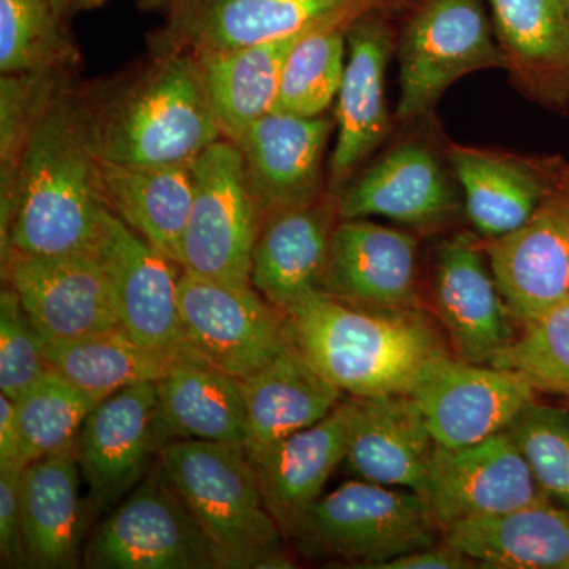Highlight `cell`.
Segmentation results:
<instances>
[{
  "label": "cell",
  "mask_w": 569,
  "mask_h": 569,
  "mask_svg": "<svg viewBox=\"0 0 569 569\" xmlns=\"http://www.w3.org/2000/svg\"><path fill=\"white\" fill-rule=\"evenodd\" d=\"M430 306L452 355L462 361L492 366L518 337L481 239L473 236L458 233L437 246Z\"/></svg>",
  "instance_id": "15"
},
{
  "label": "cell",
  "mask_w": 569,
  "mask_h": 569,
  "mask_svg": "<svg viewBox=\"0 0 569 569\" xmlns=\"http://www.w3.org/2000/svg\"><path fill=\"white\" fill-rule=\"evenodd\" d=\"M241 380L249 418V458L317 425L342 402L343 392L291 342L272 361Z\"/></svg>",
  "instance_id": "29"
},
{
  "label": "cell",
  "mask_w": 569,
  "mask_h": 569,
  "mask_svg": "<svg viewBox=\"0 0 569 569\" xmlns=\"http://www.w3.org/2000/svg\"><path fill=\"white\" fill-rule=\"evenodd\" d=\"M284 317L290 342L350 397L411 395L427 367L451 355L425 309H367L316 293Z\"/></svg>",
  "instance_id": "2"
},
{
  "label": "cell",
  "mask_w": 569,
  "mask_h": 569,
  "mask_svg": "<svg viewBox=\"0 0 569 569\" xmlns=\"http://www.w3.org/2000/svg\"><path fill=\"white\" fill-rule=\"evenodd\" d=\"M419 496L440 531L550 501L507 430L468 447L438 445Z\"/></svg>",
  "instance_id": "13"
},
{
  "label": "cell",
  "mask_w": 569,
  "mask_h": 569,
  "mask_svg": "<svg viewBox=\"0 0 569 569\" xmlns=\"http://www.w3.org/2000/svg\"><path fill=\"white\" fill-rule=\"evenodd\" d=\"M350 413V399L342 400L317 425L298 430L249 458L266 507L284 538L299 516L323 496L332 471L346 460Z\"/></svg>",
  "instance_id": "26"
},
{
  "label": "cell",
  "mask_w": 569,
  "mask_h": 569,
  "mask_svg": "<svg viewBox=\"0 0 569 569\" xmlns=\"http://www.w3.org/2000/svg\"><path fill=\"white\" fill-rule=\"evenodd\" d=\"M321 293L367 309H422L418 234L369 219H340Z\"/></svg>",
  "instance_id": "18"
},
{
  "label": "cell",
  "mask_w": 569,
  "mask_h": 569,
  "mask_svg": "<svg viewBox=\"0 0 569 569\" xmlns=\"http://www.w3.org/2000/svg\"><path fill=\"white\" fill-rule=\"evenodd\" d=\"M396 121L429 118L449 86L479 70L505 69L488 0H421L397 37Z\"/></svg>",
  "instance_id": "6"
},
{
  "label": "cell",
  "mask_w": 569,
  "mask_h": 569,
  "mask_svg": "<svg viewBox=\"0 0 569 569\" xmlns=\"http://www.w3.org/2000/svg\"><path fill=\"white\" fill-rule=\"evenodd\" d=\"M261 213L234 142L216 141L193 162V197L183 230L182 271L252 287Z\"/></svg>",
  "instance_id": "7"
},
{
  "label": "cell",
  "mask_w": 569,
  "mask_h": 569,
  "mask_svg": "<svg viewBox=\"0 0 569 569\" xmlns=\"http://www.w3.org/2000/svg\"><path fill=\"white\" fill-rule=\"evenodd\" d=\"M51 0H0V70L43 73L69 66L77 52Z\"/></svg>",
  "instance_id": "36"
},
{
  "label": "cell",
  "mask_w": 569,
  "mask_h": 569,
  "mask_svg": "<svg viewBox=\"0 0 569 569\" xmlns=\"http://www.w3.org/2000/svg\"><path fill=\"white\" fill-rule=\"evenodd\" d=\"M100 162L93 112L56 82L22 149L9 252L97 254L108 212Z\"/></svg>",
  "instance_id": "1"
},
{
  "label": "cell",
  "mask_w": 569,
  "mask_h": 569,
  "mask_svg": "<svg viewBox=\"0 0 569 569\" xmlns=\"http://www.w3.org/2000/svg\"><path fill=\"white\" fill-rule=\"evenodd\" d=\"M346 460L356 477L419 493L438 447L411 395L350 397Z\"/></svg>",
  "instance_id": "23"
},
{
  "label": "cell",
  "mask_w": 569,
  "mask_h": 569,
  "mask_svg": "<svg viewBox=\"0 0 569 569\" xmlns=\"http://www.w3.org/2000/svg\"><path fill=\"white\" fill-rule=\"evenodd\" d=\"M507 432L541 492L569 509V411L533 400Z\"/></svg>",
  "instance_id": "39"
},
{
  "label": "cell",
  "mask_w": 569,
  "mask_h": 569,
  "mask_svg": "<svg viewBox=\"0 0 569 569\" xmlns=\"http://www.w3.org/2000/svg\"><path fill=\"white\" fill-rule=\"evenodd\" d=\"M3 282L20 296L37 332L80 339L121 328L110 277L96 253L32 254L11 249Z\"/></svg>",
  "instance_id": "14"
},
{
  "label": "cell",
  "mask_w": 569,
  "mask_h": 569,
  "mask_svg": "<svg viewBox=\"0 0 569 569\" xmlns=\"http://www.w3.org/2000/svg\"><path fill=\"white\" fill-rule=\"evenodd\" d=\"M492 366L515 372L537 392L569 400V299L522 326Z\"/></svg>",
  "instance_id": "37"
},
{
  "label": "cell",
  "mask_w": 569,
  "mask_h": 569,
  "mask_svg": "<svg viewBox=\"0 0 569 569\" xmlns=\"http://www.w3.org/2000/svg\"><path fill=\"white\" fill-rule=\"evenodd\" d=\"M0 467H26L17 407L3 395L0 396Z\"/></svg>",
  "instance_id": "43"
},
{
  "label": "cell",
  "mask_w": 569,
  "mask_h": 569,
  "mask_svg": "<svg viewBox=\"0 0 569 569\" xmlns=\"http://www.w3.org/2000/svg\"><path fill=\"white\" fill-rule=\"evenodd\" d=\"M507 70L530 100L569 108V0H488Z\"/></svg>",
  "instance_id": "25"
},
{
  "label": "cell",
  "mask_w": 569,
  "mask_h": 569,
  "mask_svg": "<svg viewBox=\"0 0 569 569\" xmlns=\"http://www.w3.org/2000/svg\"><path fill=\"white\" fill-rule=\"evenodd\" d=\"M54 71L11 74L0 82V250L9 252L11 203L22 149L40 108L56 86Z\"/></svg>",
  "instance_id": "38"
},
{
  "label": "cell",
  "mask_w": 569,
  "mask_h": 569,
  "mask_svg": "<svg viewBox=\"0 0 569 569\" xmlns=\"http://www.w3.org/2000/svg\"><path fill=\"white\" fill-rule=\"evenodd\" d=\"M100 260L110 277L121 329L140 346L192 353L183 337L176 264L108 209ZM182 269V268H181Z\"/></svg>",
  "instance_id": "17"
},
{
  "label": "cell",
  "mask_w": 569,
  "mask_h": 569,
  "mask_svg": "<svg viewBox=\"0 0 569 569\" xmlns=\"http://www.w3.org/2000/svg\"><path fill=\"white\" fill-rule=\"evenodd\" d=\"M498 290L520 326L569 299V163L518 230L481 239Z\"/></svg>",
  "instance_id": "12"
},
{
  "label": "cell",
  "mask_w": 569,
  "mask_h": 569,
  "mask_svg": "<svg viewBox=\"0 0 569 569\" xmlns=\"http://www.w3.org/2000/svg\"><path fill=\"white\" fill-rule=\"evenodd\" d=\"M82 563L89 569H223L211 538L160 466L93 531Z\"/></svg>",
  "instance_id": "8"
},
{
  "label": "cell",
  "mask_w": 569,
  "mask_h": 569,
  "mask_svg": "<svg viewBox=\"0 0 569 569\" xmlns=\"http://www.w3.org/2000/svg\"><path fill=\"white\" fill-rule=\"evenodd\" d=\"M447 153L468 220L481 239L522 227L548 193L560 162V157H523L455 142H448Z\"/></svg>",
  "instance_id": "24"
},
{
  "label": "cell",
  "mask_w": 569,
  "mask_h": 569,
  "mask_svg": "<svg viewBox=\"0 0 569 569\" xmlns=\"http://www.w3.org/2000/svg\"><path fill=\"white\" fill-rule=\"evenodd\" d=\"M24 467H0V567L26 568L21 475Z\"/></svg>",
  "instance_id": "41"
},
{
  "label": "cell",
  "mask_w": 569,
  "mask_h": 569,
  "mask_svg": "<svg viewBox=\"0 0 569 569\" xmlns=\"http://www.w3.org/2000/svg\"><path fill=\"white\" fill-rule=\"evenodd\" d=\"M337 194L326 189L316 200L261 217L252 253L250 283L283 313L321 293L332 233L339 223Z\"/></svg>",
  "instance_id": "21"
},
{
  "label": "cell",
  "mask_w": 569,
  "mask_h": 569,
  "mask_svg": "<svg viewBox=\"0 0 569 569\" xmlns=\"http://www.w3.org/2000/svg\"><path fill=\"white\" fill-rule=\"evenodd\" d=\"M306 33L198 58L224 140L236 144L257 119L272 111L284 62Z\"/></svg>",
  "instance_id": "32"
},
{
  "label": "cell",
  "mask_w": 569,
  "mask_h": 569,
  "mask_svg": "<svg viewBox=\"0 0 569 569\" xmlns=\"http://www.w3.org/2000/svg\"><path fill=\"white\" fill-rule=\"evenodd\" d=\"M77 443L32 460L21 475L26 568L69 569L80 563L86 509Z\"/></svg>",
  "instance_id": "28"
},
{
  "label": "cell",
  "mask_w": 569,
  "mask_h": 569,
  "mask_svg": "<svg viewBox=\"0 0 569 569\" xmlns=\"http://www.w3.org/2000/svg\"><path fill=\"white\" fill-rule=\"evenodd\" d=\"M179 312L190 351L238 378L257 372L290 343L287 317L253 287L182 271Z\"/></svg>",
  "instance_id": "10"
},
{
  "label": "cell",
  "mask_w": 569,
  "mask_h": 569,
  "mask_svg": "<svg viewBox=\"0 0 569 569\" xmlns=\"http://www.w3.org/2000/svg\"><path fill=\"white\" fill-rule=\"evenodd\" d=\"M336 121L269 111L236 142L261 217L325 192L323 159Z\"/></svg>",
  "instance_id": "22"
},
{
  "label": "cell",
  "mask_w": 569,
  "mask_h": 569,
  "mask_svg": "<svg viewBox=\"0 0 569 569\" xmlns=\"http://www.w3.org/2000/svg\"><path fill=\"white\" fill-rule=\"evenodd\" d=\"M437 443L462 448L503 432L537 391L507 369L443 356L411 391Z\"/></svg>",
  "instance_id": "16"
},
{
  "label": "cell",
  "mask_w": 569,
  "mask_h": 569,
  "mask_svg": "<svg viewBox=\"0 0 569 569\" xmlns=\"http://www.w3.org/2000/svg\"><path fill=\"white\" fill-rule=\"evenodd\" d=\"M447 149L426 137L396 142L337 193L340 219L385 217L413 233H437L466 212Z\"/></svg>",
  "instance_id": "9"
},
{
  "label": "cell",
  "mask_w": 569,
  "mask_h": 569,
  "mask_svg": "<svg viewBox=\"0 0 569 569\" xmlns=\"http://www.w3.org/2000/svg\"><path fill=\"white\" fill-rule=\"evenodd\" d=\"M174 52L93 112L100 157L129 164L192 163L222 140L200 59Z\"/></svg>",
  "instance_id": "4"
},
{
  "label": "cell",
  "mask_w": 569,
  "mask_h": 569,
  "mask_svg": "<svg viewBox=\"0 0 569 569\" xmlns=\"http://www.w3.org/2000/svg\"><path fill=\"white\" fill-rule=\"evenodd\" d=\"M99 0H51L52 7H54L58 17L63 18L70 17L74 11L86 9L89 6H96Z\"/></svg>",
  "instance_id": "44"
},
{
  "label": "cell",
  "mask_w": 569,
  "mask_h": 569,
  "mask_svg": "<svg viewBox=\"0 0 569 569\" xmlns=\"http://www.w3.org/2000/svg\"><path fill=\"white\" fill-rule=\"evenodd\" d=\"M40 347L48 370L102 399L132 385L157 383L181 356L142 347L121 328L70 340L40 336Z\"/></svg>",
  "instance_id": "33"
},
{
  "label": "cell",
  "mask_w": 569,
  "mask_h": 569,
  "mask_svg": "<svg viewBox=\"0 0 569 569\" xmlns=\"http://www.w3.org/2000/svg\"><path fill=\"white\" fill-rule=\"evenodd\" d=\"M102 400V397L81 391L66 378L47 370L13 400L26 466L73 447L86 417Z\"/></svg>",
  "instance_id": "34"
},
{
  "label": "cell",
  "mask_w": 569,
  "mask_h": 569,
  "mask_svg": "<svg viewBox=\"0 0 569 569\" xmlns=\"http://www.w3.org/2000/svg\"><path fill=\"white\" fill-rule=\"evenodd\" d=\"M104 204L148 244L181 266L182 238L193 197V162H100Z\"/></svg>",
  "instance_id": "30"
},
{
  "label": "cell",
  "mask_w": 569,
  "mask_h": 569,
  "mask_svg": "<svg viewBox=\"0 0 569 569\" xmlns=\"http://www.w3.org/2000/svg\"><path fill=\"white\" fill-rule=\"evenodd\" d=\"M160 447L156 383L132 385L103 399L77 437L78 463L92 503L110 507L126 496Z\"/></svg>",
  "instance_id": "20"
},
{
  "label": "cell",
  "mask_w": 569,
  "mask_h": 569,
  "mask_svg": "<svg viewBox=\"0 0 569 569\" xmlns=\"http://www.w3.org/2000/svg\"><path fill=\"white\" fill-rule=\"evenodd\" d=\"M441 541L478 568L569 569V509L545 501L466 520L441 531Z\"/></svg>",
  "instance_id": "31"
},
{
  "label": "cell",
  "mask_w": 569,
  "mask_h": 569,
  "mask_svg": "<svg viewBox=\"0 0 569 569\" xmlns=\"http://www.w3.org/2000/svg\"><path fill=\"white\" fill-rule=\"evenodd\" d=\"M47 370L39 332L26 313L20 296L10 284L3 283L0 293V391L14 400Z\"/></svg>",
  "instance_id": "40"
},
{
  "label": "cell",
  "mask_w": 569,
  "mask_h": 569,
  "mask_svg": "<svg viewBox=\"0 0 569 569\" xmlns=\"http://www.w3.org/2000/svg\"><path fill=\"white\" fill-rule=\"evenodd\" d=\"M385 0H168L170 29L197 58L350 26Z\"/></svg>",
  "instance_id": "11"
},
{
  "label": "cell",
  "mask_w": 569,
  "mask_h": 569,
  "mask_svg": "<svg viewBox=\"0 0 569 569\" xmlns=\"http://www.w3.org/2000/svg\"><path fill=\"white\" fill-rule=\"evenodd\" d=\"M157 459L211 538L223 569L295 567L246 448L178 438L163 443Z\"/></svg>",
  "instance_id": "3"
},
{
  "label": "cell",
  "mask_w": 569,
  "mask_h": 569,
  "mask_svg": "<svg viewBox=\"0 0 569 569\" xmlns=\"http://www.w3.org/2000/svg\"><path fill=\"white\" fill-rule=\"evenodd\" d=\"M156 387L162 445L187 438L246 448L249 418L241 378L186 353L174 359Z\"/></svg>",
  "instance_id": "27"
},
{
  "label": "cell",
  "mask_w": 569,
  "mask_h": 569,
  "mask_svg": "<svg viewBox=\"0 0 569 569\" xmlns=\"http://www.w3.org/2000/svg\"><path fill=\"white\" fill-rule=\"evenodd\" d=\"M287 539L307 560L378 569L438 545L441 531L415 490L356 479L310 505Z\"/></svg>",
  "instance_id": "5"
},
{
  "label": "cell",
  "mask_w": 569,
  "mask_h": 569,
  "mask_svg": "<svg viewBox=\"0 0 569 569\" xmlns=\"http://www.w3.org/2000/svg\"><path fill=\"white\" fill-rule=\"evenodd\" d=\"M396 47V32L383 7L348 26V59L337 93V140L329 164L332 193L347 186L391 132L385 78Z\"/></svg>",
  "instance_id": "19"
},
{
  "label": "cell",
  "mask_w": 569,
  "mask_h": 569,
  "mask_svg": "<svg viewBox=\"0 0 569 569\" xmlns=\"http://www.w3.org/2000/svg\"><path fill=\"white\" fill-rule=\"evenodd\" d=\"M348 26L306 33L284 62L272 111L316 118L339 93L346 71Z\"/></svg>",
  "instance_id": "35"
},
{
  "label": "cell",
  "mask_w": 569,
  "mask_h": 569,
  "mask_svg": "<svg viewBox=\"0 0 569 569\" xmlns=\"http://www.w3.org/2000/svg\"><path fill=\"white\" fill-rule=\"evenodd\" d=\"M478 568L470 557L440 541L387 561L378 569H468Z\"/></svg>",
  "instance_id": "42"
},
{
  "label": "cell",
  "mask_w": 569,
  "mask_h": 569,
  "mask_svg": "<svg viewBox=\"0 0 569 569\" xmlns=\"http://www.w3.org/2000/svg\"><path fill=\"white\" fill-rule=\"evenodd\" d=\"M385 2L408 3L413 2V0H385Z\"/></svg>",
  "instance_id": "45"
}]
</instances>
